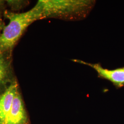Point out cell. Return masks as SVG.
I'll use <instances>...</instances> for the list:
<instances>
[{
  "mask_svg": "<svg viewBox=\"0 0 124 124\" xmlns=\"http://www.w3.org/2000/svg\"><path fill=\"white\" fill-rule=\"evenodd\" d=\"M71 60L90 67L97 72L98 77L110 81L118 88L124 86V67L115 70H108L102 67L99 63H90L79 59H72Z\"/></svg>",
  "mask_w": 124,
  "mask_h": 124,
  "instance_id": "obj_3",
  "label": "cell"
},
{
  "mask_svg": "<svg viewBox=\"0 0 124 124\" xmlns=\"http://www.w3.org/2000/svg\"><path fill=\"white\" fill-rule=\"evenodd\" d=\"M27 121L26 112L20 95L17 92L4 124H25Z\"/></svg>",
  "mask_w": 124,
  "mask_h": 124,
  "instance_id": "obj_4",
  "label": "cell"
},
{
  "mask_svg": "<svg viewBox=\"0 0 124 124\" xmlns=\"http://www.w3.org/2000/svg\"><path fill=\"white\" fill-rule=\"evenodd\" d=\"M9 72L8 62L3 56V54H0V85L4 82L8 77Z\"/></svg>",
  "mask_w": 124,
  "mask_h": 124,
  "instance_id": "obj_6",
  "label": "cell"
},
{
  "mask_svg": "<svg viewBox=\"0 0 124 124\" xmlns=\"http://www.w3.org/2000/svg\"><path fill=\"white\" fill-rule=\"evenodd\" d=\"M3 28H4V27H3V23H2V22L1 18V16L0 15V35L1 33V32L2 31Z\"/></svg>",
  "mask_w": 124,
  "mask_h": 124,
  "instance_id": "obj_7",
  "label": "cell"
},
{
  "mask_svg": "<svg viewBox=\"0 0 124 124\" xmlns=\"http://www.w3.org/2000/svg\"><path fill=\"white\" fill-rule=\"evenodd\" d=\"M5 15L9 22L0 35V54L12 50L27 28L34 21L42 19L36 5L26 12L13 13L6 11Z\"/></svg>",
  "mask_w": 124,
  "mask_h": 124,
  "instance_id": "obj_2",
  "label": "cell"
},
{
  "mask_svg": "<svg viewBox=\"0 0 124 124\" xmlns=\"http://www.w3.org/2000/svg\"><path fill=\"white\" fill-rule=\"evenodd\" d=\"M18 91V85L16 82H13L0 96V124H5Z\"/></svg>",
  "mask_w": 124,
  "mask_h": 124,
  "instance_id": "obj_5",
  "label": "cell"
},
{
  "mask_svg": "<svg viewBox=\"0 0 124 124\" xmlns=\"http://www.w3.org/2000/svg\"><path fill=\"white\" fill-rule=\"evenodd\" d=\"M95 3L94 0H40L36 5L40 9L42 19L55 17L75 21L87 17Z\"/></svg>",
  "mask_w": 124,
  "mask_h": 124,
  "instance_id": "obj_1",
  "label": "cell"
}]
</instances>
